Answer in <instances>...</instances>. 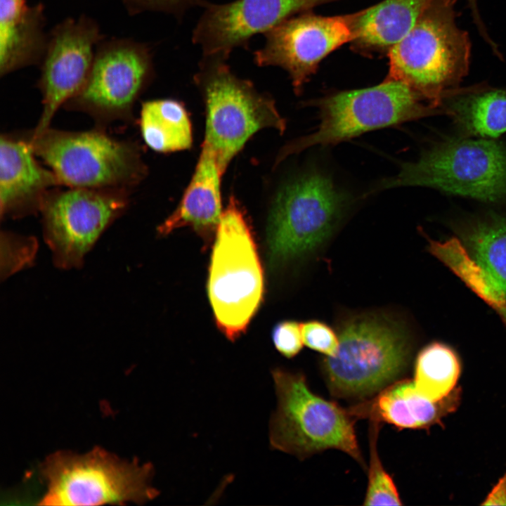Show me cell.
Listing matches in <instances>:
<instances>
[{
    "label": "cell",
    "instance_id": "obj_5",
    "mask_svg": "<svg viewBox=\"0 0 506 506\" xmlns=\"http://www.w3.org/2000/svg\"><path fill=\"white\" fill-rule=\"evenodd\" d=\"M26 136L61 186L129 191L146 174L137 145L100 129L71 131L48 127Z\"/></svg>",
    "mask_w": 506,
    "mask_h": 506
},
{
    "label": "cell",
    "instance_id": "obj_21",
    "mask_svg": "<svg viewBox=\"0 0 506 506\" xmlns=\"http://www.w3.org/2000/svg\"><path fill=\"white\" fill-rule=\"evenodd\" d=\"M433 0H384L351 16L352 41L363 50H388L413 28Z\"/></svg>",
    "mask_w": 506,
    "mask_h": 506
},
{
    "label": "cell",
    "instance_id": "obj_30",
    "mask_svg": "<svg viewBox=\"0 0 506 506\" xmlns=\"http://www.w3.org/2000/svg\"><path fill=\"white\" fill-rule=\"evenodd\" d=\"M272 338L275 349L287 358L296 356L304 344L301 324L293 320L278 323L273 328Z\"/></svg>",
    "mask_w": 506,
    "mask_h": 506
},
{
    "label": "cell",
    "instance_id": "obj_7",
    "mask_svg": "<svg viewBox=\"0 0 506 506\" xmlns=\"http://www.w3.org/2000/svg\"><path fill=\"white\" fill-rule=\"evenodd\" d=\"M338 337L336 353L323 361L327 384L336 396H370L394 381L408 364V333L389 318H355L344 325Z\"/></svg>",
    "mask_w": 506,
    "mask_h": 506
},
{
    "label": "cell",
    "instance_id": "obj_11",
    "mask_svg": "<svg viewBox=\"0 0 506 506\" xmlns=\"http://www.w3.org/2000/svg\"><path fill=\"white\" fill-rule=\"evenodd\" d=\"M67 188L51 190L40 209L44 240L55 265L62 269L79 268L129 202L126 190Z\"/></svg>",
    "mask_w": 506,
    "mask_h": 506
},
{
    "label": "cell",
    "instance_id": "obj_13",
    "mask_svg": "<svg viewBox=\"0 0 506 506\" xmlns=\"http://www.w3.org/2000/svg\"><path fill=\"white\" fill-rule=\"evenodd\" d=\"M103 39L98 24L86 15L66 18L51 29L37 82L43 108L32 134H40L50 127L58 109L82 90L96 48Z\"/></svg>",
    "mask_w": 506,
    "mask_h": 506
},
{
    "label": "cell",
    "instance_id": "obj_31",
    "mask_svg": "<svg viewBox=\"0 0 506 506\" xmlns=\"http://www.w3.org/2000/svg\"><path fill=\"white\" fill-rule=\"evenodd\" d=\"M466 1L467 2V6L471 11L473 21L475 23L479 34L484 39V41L490 46L494 53H498L500 51L498 48V45L490 37L489 34L488 33L486 27L484 25V22L481 20L478 8L477 0Z\"/></svg>",
    "mask_w": 506,
    "mask_h": 506
},
{
    "label": "cell",
    "instance_id": "obj_19",
    "mask_svg": "<svg viewBox=\"0 0 506 506\" xmlns=\"http://www.w3.org/2000/svg\"><path fill=\"white\" fill-rule=\"evenodd\" d=\"M221 173L215 157L202 146L195 172L175 211L158 228L162 235L183 226L207 234L215 231L222 214Z\"/></svg>",
    "mask_w": 506,
    "mask_h": 506
},
{
    "label": "cell",
    "instance_id": "obj_23",
    "mask_svg": "<svg viewBox=\"0 0 506 506\" xmlns=\"http://www.w3.org/2000/svg\"><path fill=\"white\" fill-rule=\"evenodd\" d=\"M139 125L145 143L158 153L183 150L191 146V123L184 106L171 99L142 104Z\"/></svg>",
    "mask_w": 506,
    "mask_h": 506
},
{
    "label": "cell",
    "instance_id": "obj_10",
    "mask_svg": "<svg viewBox=\"0 0 506 506\" xmlns=\"http://www.w3.org/2000/svg\"><path fill=\"white\" fill-rule=\"evenodd\" d=\"M345 201L344 195L332 180L316 171L282 187L268 220L271 261L285 262L316 248L331 232Z\"/></svg>",
    "mask_w": 506,
    "mask_h": 506
},
{
    "label": "cell",
    "instance_id": "obj_27",
    "mask_svg": "<svg viewBox=\"0 0 506 506\" xmlns=\"http://www.w3.org/2000/svg\"><path fill=\"white\" fill-rule=\"evenodd\" d=\"M1 280L32 264L37 249V240L33 237L8 231H1Z\"/></svg>",
    "mask_w": 506,
    "mask_h": 506
},
{
    "label": "cell",
    "instance_id": "obj_12",
    "mask_svg": "<svg viewBox=\"0 0 506 506\" xmlns=\"http://www.w3.org/2000/svg\"><path fill=\"white\" fill-rule=\"evenodd\" d=\"M153 74V56L147 44L126 38L103 39L84 86L64 106L86 113L101 124L127 120Z\"/></svg>",
    "mask_w": 506,
    "mask_h": 506
},
{
    "label": "cell",
    "instance_id": "obj_2",
    "mask_svg": "<svg viewBox=\"0 0 506 506\" xmlns=\"http://www.w3.org/2000/svg\"><path fill=\"white\" fill-rule=\"evenodd\" d=\"M401 186H425L448 194L498 202L506 200V147L487 139L448 138L382 180L368 193Z\"/></svg>",
    "mask_w": 506,
    "mask_h": 506
},
{
    "label": "cell",
    "instance_id": "obj_14",
    "mask_svg": "<svg viewBox=\"0 0 506 506\" xmlns=\"http://www.w3.org/2000/svg\"><path fill=\"white\" fill-rule=\"evenodd\" d=\"M264 36V44L253 53L254 63L285 70L299 93L323 58L353 40L351 15L296 14Z\"/></svg>",
    "mask_w": 506,
    "mask_h": 506
},
{
    "label": "cell",
    "instance_id": "obj_20",
    "mask_svg": "<svg viewBox=\"0 0 506 506\" xmlns=\"http://www.w3.org/2000/svg\"><path fill=\"white\" fill-rule=\"evenodd\" d=\"M442 108L462 136L496 138L506 132V89L458 87L444 97Z\"/></svg>",
    "mask_w": 506,
    "mask_h": 506
},
{
    "label": "cell",
    "instance_id": "obj_1",
    "mask_svg": "<svg viewBox=\"0 0 506 506\" xmlns=\"http://www.w3.org/2000/svg\"><path fill=\"white\" fill-rule=\"evenodd\" d=\"M457 0H433L410 32L388 51L387 79L408 85L430 105L459 86L469 66L468 33L457 24Z\"/></svg>",
    "mask_w": 506,
    "mask_h": 506
},
{
    "label": "cell",
    "instance_id": "obj_32",
    "mask_svg": "<svg viewBox=\"0 0 506 506\" xmlns=\"http://www.w3.org/2000/svg\"><path fill=\"white\" fill-rule=\"evenodd\" d=\"M484 505H506V473L486 499Z\"/></svg>",
    "mask_w": 506,
    "mask_h": 506
},
{
    "label": "cell",
    "instance_id": "obj_15",
    "mask_svg": "<svg viewBox=\"0 0 506 506\" xmlns=\"http://www.w3.org/2000/svg\"><path fill=\"white\" fill-rule=\"evenodd\" d=\"M330 0H234L206 1L192 32L201 57L228 60L237 48H247L251 39L309 8Z\"/></svg>",
    "mask_w": 506,
    "mask_h": 506
},
{
    "label": "cell",
    "instance_id": "obj_4",
    "mask_svg": "<svg viewBox=\"0 0 506 506\" xmlns=\"http://www.w3.org/2000/svg\"><path fill=\"white\" fill-rule=\"evenodd\" d=\"M263 293V270L254 237L231 197L216 228L208 279L215 321L228 339L235 341L246 330Z\"/></svg>",
    "mask_w": 506,
    "mask_h": 506
},
{
    "label": "cell",
    "instance_id": "obj_3",
    "mask_svg": "<svg viewBox=\"0 0 506 506\" xmlns=\"http://www.w3.org/2000/svg\"><path fill=\"white\" fill-rule=\"evenodd\" d=\"M193 79L206 107L202 146L214 155L223 174L257 131L265 128L285 131V121L274 101L249 80L237 76L227 60L201 57Z\"/></svg>",
    "mask_w": 506,
    "mask_h": 506
},
{
    "label": "cell",
    "instance_id": "obj_17",
    "mask_svg": "<svg viewBox=\"0 0 506 506\" xmlns=\"http://www.w3.org/2000/svg\"><path fill=\"white\" fill-rule=\"evenodd\" d=\"M460 399L459 389L455 388L441 400L433 401L422 394L414 382L402 380L350 410L355 417H370L398 428L417 429L427 427L454 411Z\"/></svg>",
    "mask_w": 506,
    "mask_h": 506
},
{
    "label": "cell",
    "instance_id": "obj_26",
    "mask_svg": "<svg viewBox=\"0 0 506 506\" xmlns=\"http://www.w3.org/2000/svg\"><path fill=\"white\" fill-rule=\"evenodd\" d=\"M372 422L370 432L369 480L364 505H401L402 503L394 483L384 470L377 455L376 443L379 422Z\"/></svg>",
    "mask_w": 506,
    "mask_h": 506
},
{
    "label": "cell",
    "instance_id": "obj_29",
    "mask_svg": "<svg viewBox=\"0 0 506 506\" xmlns=\"http://www.w3.org/2000/svg\"><path fill=\"white\" fill-rule=\"evenodd\" d=\"M304 344L327 356H333L338 348L339 337L333 330L323 322L310 320L301 323Z\"/></svg>",
    "mask_w": 506,
    "mask_h": 506
},
{
    "label": "cell",
    "instance_id": "obj_6",
    "mask_svg": "<svg viewBox=\"0 0 506 506\" xmlns=\"http://www.w3.org/2000/svg\"><path fill=\"white\" fill-rule=\"evenodd\" d=\"M308 105L318 110V127L284 147L277 162L313 146L335 145L370 131L444 113L403 82L388 79L373 86L315 99Z\"/></svg>",
    "mask_w": 506,
    "mask_h": 506
},
{
    "label": "cell",
    "instance_id": "obj_16",
    "mask_svg": "<svg viewBox=\"0 0 506 506\" xmlns=\"http://www.w3.org/2000/svg\"><path fill=\"white\" fill-rule=\"evenodd\" d=\"M27 136L0 138L1 219H18L40 212L45 197L60 186L54 173L37 160Z\"/></svg>",
    "mask_w": 506,
    "mask_h": 506
},
{
    "label": "cell",
    "instance_id": "obj_25",
    "mask_svg": "<svg viewBox=\"0 0 506 506\" xmlns=\"http://www.w3.org/2000/svg\"><path fill=\"white\" fill-rule=\"evenodd\" d=\"M460 372V364L455 351L445 344L433 342L417 357L414 383L424 396L439 401L455 389Z\"/></svg>",
    "mask_w": 506,
    "mask_h": 506
},
{
    "label": "cell",
    "instance_id": "obj_22",
    "mask_svg": "<svg viewBox=\"0 0 506 506\" xmlns=\"http://www.w3.org/2000/svg\"><path fill=\"white\" fill-rule=\"evenodd\" d=\"M462 244L506 296V218L488 213L456 226Z\"/></svg>",
    "mask_w": 506,
    "mask_h": 506
},
{
    "label": "cell",
    "instance_id": "obj_28",
    "mask_svg": "<svg viewBox=\"0 0 506 506\" xmlns=\"http://www.w3.org/2000/svg\"><path fill=\"white\" fill-rule=\"evenodd\" d=\"M131 15L143 12H160L181 19L190 9L205 4V0H122Z\"/></svg>",
    "mask_w": 506,
    "mask_h": 506
},
{
    "label": "cell",
    "instance_id": "obj_9",
    "mask_svg": "<svg viewBox=\"0 0 506 506\" xmlns=\"http://www.w3.org/2000/svg\"><path fill=\"white\" fill-rule=\"evenodd\" d=\"M46 491L43 505L143 503L158 492L150 484L153 467L124 461L96 448L84 455L57 452L44 462Z\"/></svg>",
    "mask_w": 506,
    "mask_h": 506
},
{
    "label": "cell",
    "instance_id": "obj_8",
    "mask_svg": "<svg viewBox=\"0 0 506 506\" xmlns=\"http://www.w3.org/2000/svg\"><path fill=\"white\" fill-rule=\"evenodd\" d=\"M272 375L278 399L270 422L273 448L301 458L335 448L364 465L350 410L313 394L301 374L275 368Z\"/></svg>",
    "mask_w": 506,
    "mask_h": 506
},
{
    "label": "cell",
    "instance_id": "obj_18",
    "mask_svg": "<svg viewBox=\"0 0 506 506\" xmlns=\"http://www.w3.org/2000/svg\"><path fill=\"white\" fill-rule=\"evenodd\" d=\"M44 6L27 0H0V75L39 65L48 33Z\"/></svg>",
    "mask_w": 506,
    "mask_h": 506
},
{
    "label": "cell",
    "instance_id": "obj_24",
    "mask_svg": "<svg viewBox=\"0 0 506 506\" xmlns=\"http://www.w3.org/2000/svg\"><path fill=\"white\" fill-rule=\"evenodd\" d=\"M429 252L491 306L506 325V296L488 273L472 257L463 244L457 238L444 242L429 239Z\"/></svg>",
    "mask_w": 506,
    "mask_h": 506
}]
</instances>
